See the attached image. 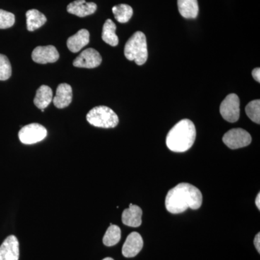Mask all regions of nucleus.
Returning a JSON list of instances; mask_svg holds the SVG:
<instances>
[{"label":"nucleus","instance_id":"f8f14e48","mask_svg":"<svg viewBox=\"0 0 260 260\" xmlns=\"http://www.w3.org/2000/svg\"><path fill=\"white\" fill-rule=\"evenodd\" d=\"M97 10V5L94 3H86L85 0H75L68 5L67 10L70 14L80 18L93 14Z\"/></svg>","mask_w":260,"mask_h":260},{"label":"nucleus","instance_id":"f257e3e1","mask_svg":"<svg viewBox=\"0 0 260 260\" xmlns=\"http://www.w3.org/2000/svg\"><path fill=\"white\" fill-rule=\"evenodd\" d=\"M203 203V194L196 186L188 183H181L169 191L165 205L169 213L179 214L188 208L199 209Z\"/></svg>","mask_w":260,"mask_h":260},{"label":"nucleus","instance_id":"ddd939ff","mask_svg":"<svg viewBox=\"0 0 260 260\" xmlns=\"http://www.w3.org/2000/svg\"><path fill=\"white\" fill-rule=\"evenodd\" d=\"M73 100V89L67 83L58 85L56 95L53 99V103L58 109H64L71 104Z\"/></svg>","mask_w":260,"mask_h":260},{"label":"nucleus","instance_id":"1a4fd4ad","mask_svg":"<svg viewBox=\"0 0 260 260\" xmlns=\"http://www.w3.org/2000/svg\"><path fill=\"white\" fill-rule=\"evenodd\" d=\"M32 59L39 64L54 63L59 58V54L55 47L52 45L37 47L32 52Z\"/></svg>","mask_w":260,"mask_h":260},{"label":"nucleus","instance_id":"393cba45","mask_svg":"<svg viewBox=\"0 0 260 260\" xmlns=\"http://www.w3.org/2000/svg\"><path fill=\"white\" fill-rule=\"evenodd\" d=\"M252 76L254 79L258 83H260V69L259 68H255L252 71Z\"/></svg>","mask_w":260,"mask_h":260},{"label":"nucleus","instance_id":"dca6fc26","mask_svg":"<svg viewBox=\"0 0 260 260\" xmlns=\"http://www.w3.org/2000/svg\"><path fill=\"white\" fill-rule=\"evenodd\" d=\"M178 8L181 16L186 19H194L199 13L198 0H177Z\"/></svg>","mask_w":260,"mask_h":260},{"label":"nucleus","instance_id":"7ed1b4c3","mask_svg":"<svg viewBox=\"0 0 260 260\" xmlns=\"http://www.w3.org/2000/svg\"><path fill=\"white\" fill-rule=\"evenodd\" d=\"M124 55L130 61H135L138 65H143L148 59V52L146 37L143 32L133 34L126 43Z\"/></svg>","mask_w":260,"mask_h":260},{"label":"nucleus","instance_id":"aec40b11","mask_svg":"<svg viewBox=\"0 0 260 260\" xmlns=\"http://www.w3.org/2000/svg\"><path fill=\"white\" fill-rule=\"evenodd\" d=\"M112 12L114 18L119 23H125L131 19L133 15V10L132 7L126 4L115 5L113 7Z\"/></svg>","mask_w":260,"mask_h":260},{"label":"nucleus","instance_id":"9b49d317","mask_svg":"<svg viewBox=\"0 0 260 260\" xmlns=\"http://www.w3.org/2000/svg\"><path fill=\"white\" fill-rule=\"evenodd\" d=\"M143 247V238L139 233L133 232L126 238L122 247V254L131 258L138 255Z\"/></svg>","mask_w":260,"mask_h":260},{"label":"nucleus","instance_id":"6ab92c4d","mask_svg":"<svg viewBox=\"0 0 260 260\" xmlns=\"http://www.w3.org/2000/svg\"><path fill=\"white\" fill-rule=\"evenodd\" d=\"M116 29L115 23L111 19L106 20L103 27L102 39L112 47H116L119 44V38L116 36Z\"/></svg>","mask_w":260,"mask_h":260},{"label":"nucleus","instance_id":"4be33fe9","mask_svg":"<svg viewBox=\"0 0 260 260\" xmlns=\"http://www.w3.org/2000/svg\"><path fill=\"white\" fill-rule=\"evenodd\" d=\"M246 114L248 117L251 121L259 124L260 123V101H252L247 104L245 109Z\"/></svg>","mask_w":260,"mask_h":260},{"label":"nucleus","instance_id":"f3484780","mask_svg":"<svg viewBox=\"0 0 260 260\" xmlns=\"http://www.w3.org/2000/svg\"><path fill=\"white\" fill-rule=\"evenodd\" d=\"M53 100L52 90L47 85H42L39 87L34 98V104L39 109H46Z\"/></svg>","mask_w":260,"mask_h":260},{"label":"nucleus","instance_id":"cd10ccee","mask_svg":"<svg viewBox=\"0 0 260 260\" xmlns=\"http://www.w3.org/2000/svg\"><path fill=\"white\" fill-rule=\"evenodd\" d=\"M103 260H114V259H112V258H111V257H107V258H105V259H104Z\"/></svg>","mask_w":260,"mask_h":260},{"label":"nucleus","instance_id":"f03ea898","mask_svg":"<svg viewBox=\"0 0 260 260\" xmlns=\"http://www.w3.org/2000/svg\"><path fill=\"white\" fill-rule=\"evenodd\" d=\"M196 138L194 123L189 119H182L169 131L167 137V145L169 150L183 153L191 148Z\"/></svg>","mask_w":260,"mask_h":260},{"label":"nucleus","instance_id":"4468645a","mask_svg":"<svg viewBox=\"0 0 260 260\" xmlns=\"http://www.w3.org/2000/svg\"><path fill=\"white\" fill-rule=\"evenodd\" d=\"M90 42V34L86 29H81L68 39L67 46L70 51L77 53Z\"/></svg>","mask_w":260,"mask_h":260},{"label":"nucleus","instance_id":"bb28decb","mask_svg":"<svg viewBox=\"0 0 260 260\" xmlns=\"http://www.w3.org/2000/svg\"><path fill=\"white\" fill-rule=\"evenodd\" d=\"M256 206L257 207L258 210H260V194H257L255 200Z\"/></svg>","mask_w":260,"mask_h":260},{"label":"nucleus","instance_id":"39448f33","mask_svg":"<svg viewBox=\"0 0 260 260\" xmlns=\"http://www.w3.org/2000/svg\"><path fill=\"white\" fill-rule=\"evenodd\" d=\"M47 136V129L37 123L23 126L18 133L19 139L25 145L35 144L45 139Z\"/></svg>","mask_w":260,"mask_h":260},{"label":"nucleus","instance_id":"b1692460","mask_svg":"<svg viewBox=\"0 0 260 260\" xmlns=\"http://www.w3.org/2000/svg\"><path fill=\"white\" fill-rule=\"evenodd\" d=\"M14 14L0 9V29L9 28L15 24Z\"/></svg>","mask_w":260,"mask_h":260},{"label":"nucleus","instance_id":"9d476101","mask_svg":"<svg viewBox=\"0 0 260 260\" xmlns=\"http://www.w3.org/2000/svg\"><path fill=\"white\" fill-rule=\"evenodd\" d=\"M19 242L15 236H9L0 246V260H18Z\"/></svg>","mask_w":260,"mask_h":260},{"label":"nucleus","instance_id":"412c9836","mask_svg":"<svg viewBox=\"0 0 260 260\" xmlns=\"http://www.w3.org/2000/svg\"><path fill=\"white\" fill-rule=\"evenodd\" d=\"M121 239L120 228L116 225L110 224V226L107 229L105 235L103 238V243L107 246L116 245Z\"/></svg>","mask_w":260,"mask_h":260},{"label":"nucleus","instance_id":"a878e982","mask_svg":"<svg viewBox=\"0 0 260 260\" xmlns=\"http://www.w3.org/2000/svg\"><path fill=\"white\" fill-rule=\"evenodd\" d=\"M254 246H255V248L256 250H257L258 252L260 253V234L258 233L256 234L255 238H254Z\"/></svg>","mask_w":260,"mask_h":260},{"label":"nucleus","instance_id":"2eb2a0df","mask_svg":"<svg viewBox=\"0 0 260 260\" xmlns=\"http://www.w3.org/2000/svg\"><path fill=\"white\" fill-rule=\"evenodd\" d=\"M143 210L138 205H129V208L123 211L122 223L130 227H139L142 224Z\"/></svg>","mask_w":260,"mask_h":260},{"label":"nucleus","instance_id":"20e7f679","mask_svg":"<svg viewBox=\"0 0 260 260\" xmlns=\"http://www.w3.org/2000/svg\"><path fill=\"white\" fill-rule=\"evenodd\" d=\"M89 124L96 127L114 128L119 124V117L110 108L99 106L92 109L87 114Z\"/></svg>","mask_w":260,"mask_h":260},{"label":"nucleus","instance_id":"6e6552de","mask_svg":"<svg viewBox=\"0 0 260 260\" xmlns=\"http://www.w3.org/2000/svg\"><path fill=\"white\" fill-rule=\"evenodd\" d=\"M102 57L99 51L95 49L89 48L82 51L76 59L73 61V65L76 68H95L102 64Z\"/></svg>","mask_w":260,"mask_h":260},{"label":"nucleus","instance_id":"a211bd4d","mask_svg":"<svg viewBox=\"0 0 260 260\" xmlns=\"http://www.w3.org/2000/svg\"><path fill=\"white\" fill-rule=\"evenodd\" d=\"M27 29L28 31H34L43 26L47 22V18L39 10L32 9L27 11Z\"/></svg>","mask_w":260,"mask_h":260},{"label":"nucleus","instance_id":"423d86ee","mask_svg":"<svg viewBox=\"0 0 260 260\" xmlns=\"http://www.w3.org/2000/svg\"><path fill=\"white\" fill-rule=\"evenodd\" d=\"M220 112L222 117L229 122L234 123L239 120L240 116V101L237 94L232 93L220 104Z\"/></svg>","mask_w":260,"mask_h":260},{"label":"nucleus","instance_id":"0eeeda50","mask_svg":"<svg viewBox=\"0 0 260 260\" xmlns=\"http://www.w3.org/2000/svg\"><path fill=\"white\" fill-rule=\"evenodd\" d=\"M223 142L232 150L244 148L251 143V137L246 130L237 128L227 132L223 137Z\"/></svg>","mask_w":260,"mask_h":260},{"label":"nucleus","instance_id":"5701e85b","mask_svg":"<svg viewBox=\"0 0 260 260\" xmlns=\"http://www.w3.org/2000/svg\"><path fill=\"white\" fill-rule=\"evenodd\" d=\"M12 75V67L8 58L0 54V80L9 79Z\"/></svg>","mask_w":260,"mask_h":260}]
</instances>
